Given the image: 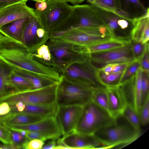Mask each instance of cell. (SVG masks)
Listing matches in <instances>:
<instances>
[{
    "instance_id": "cell-1",
    "label": "cell",
    "mask_w": 149,
    "mask_h": 149,
    "mask_svg": "<svg viewBox=\"0 0 149 149\" xmlns=\"http://www.w3.org/2000/svg\"><path fill=\"white\" fill-rule=\"evenodd\" d=\"M117 121L91 100L83 106L74 131L81 134L93 135L100 129L116 124Z\"/></svg>"
},
{
    "instance_id": "cell-2",
    "label": "cell",
    "mask_w": 149,
    "mask_h": 149,
    "mask_svg": "<svg viewBox=\"0 0 149 149\" xmlns=\"http://www.w3.org/2000/svg\"><path fill=\"white\" fill-rule=\"evenodd\" d=\"M141 132L128 123H119L117 121L116 124L100 129L93 135L102 145L97 149H108L128 145L137 139Z\"/></svg>"
},
{
    "instance_id": "cell-3",
    "label": "cell",
    "mask_w": 149,
    "mask_h": 149,
    "mask_svg": "<svg viewBox=\"0 0 149 149\" xmlns=\"http://www.w3.org/2000/svg\"><path fill=\"white\" fill-rule=\"evenodd\" d=\"M105 26L92 4L72 6L70 13L56 26L53 31H61L64 34L72 29L82 27H97Z\"/></svg>"
},
{
    "instance_id": "cell-4",
    "label": "cell",
    "mask_w": 149,
    "mask_h": 149,
    "mask_svg": "<svg viewBox=\"0 0 149 149\" xmlns=\"http://www.w3.org/2000/svg\"><path fill=\"white\" fill-rule=\"evenodd\" d=\"M113 38L105 26L82 27L68 31L58 37L50 38L51 42H58L85 47L110 40Z\"/></svg>"
},
{
    "instance_id": "cell-5",
    "label": "cell",
    "mask_w": 149,
    "mask_h": 149,
    "mask_svg": "<svg viewBox=\"0 0 149 149\" xmlns=\"http://www.w3.org/2000/svg\"><path fill=\"white\" fill-rule=\"evenodd\" d=\"M61 76L56 91L58 106H84L92 100L93 91Z\"/></svg>"
},
{
    "instance_id": "cell-6",
    "label": "cell",
    "mask_w": 149,
    "mask_h": 149,
    "mask_svg": "<svg viewBox=\"0 0 149 149\" xmlns=\"http://www.w3.org/2000/svg\"><path fill=\"white\" fill-rule=\"evenodd\" d=\"M58 83L38 89L10 91L0 97V103L6 102L12 104L19 102L31 104L55 103L56 91Z\"/></svg>"
},
{
    "instance_id": "cell-7",
    "label": "cell",
    "mask_w": 149,
    "mask_h": 149,
    "mask_svg": "<svg viewBox=\"0 0 149 149\" xmlns=\"http://www.w3.org/2000/svg\"><path fill=\"white\" fill-rule=\"evenodd\" d=\"M47 5L42 11L34 10L40 27L48 36L54 28L70 14L72 6L63 0H46Z\"/></svg>"
},
{
    "instance_id": "cell-8",
    "label": "cell",
    "mask_w": 149,
    "mask_h": 149,
    "mask_svg": "<svg viewBox=\"0 0 149 149\" xmlns=\"http://www.w3.org/2000/svg\"><path fill=\"white\" fill-rule=\"evenodd\" d=\"M62 73L68 79L93 91L106 87L100 81L98 69L91 63L89 58L70 65Z\"/></svg>"
},
{
    "instance_id": "cell-9",
    "label": "cell",
    "mask_w": 149,
    "mask_h": 149,
    "mask_svg": "<svg viewBox=\"0 0 149 149\" xmlns=\"http://www.w3.org/2000/svg\"><path fill=\"white\" fill-rule=\"evenodd\" d=\"M88 54L91 63L97 69L108 64L130 63L136 60L132 52L131 40L122 47Z\"/></svg>"
},
{
    "instance_id": "cell-10",
    "label": "cell",
    "mask_w": 149,
    "mask_h": 149,
    "mask_svg": "<svg viewBox=\"0 0 149 149\" xmlns=\"http://www.w3.org/2000/svg\"><path fill=\"white\" fill-rule=\"evenodd\" d=\"M49 47L50 53L56 65L61 72L70 65L80 62L87 58L88 54L76 52L71 44L58 42H51Z\"/></svg>"
},
{
    "instance_id": "cell-11",
    "label": "cell",
    "mask_w": 149,
    "mask_h": 149,
    "mask_svg": "<svg viewBox=\"0 0 149 149\" xmlns=\"http://www.w3.org/2000/svg\"><path fill=\"white\" fill-rule=\"evenodd\" d=\"M92 5L113 38L118 37L116 32L123 34L128 30L131 31L133 26L132 19L125 18L112 12Z\"/></svg>"
},
{
    "instance_id": "cell-12",
    "label": "cell",
    "mask_w": 149,
    "mask_h": 149,
    "mask_svg": "<svg viewBox=\"0 0 149 149\" xmlns=\"http://www.w3.org/2000/svg\"><path fill=\"white\" fill-rule=\"evenodd\" d=\"M83 106H58L54 117L63 136L74 130L82 112Z\"/></svg>"
},
{
    "instance_id": "cell-13",
    "label": "cell",
    "mask_w": 149,
    "mask_h": 149,
    "mask_svg": "<svg viewBox=\"0 0 149 149\" xmlns=\"http://www.w3.org/2000/svg\"><path fill=\"white\" fill-rule=\"evenodd\" d=\"M54 149H97L101 144L93 135L80 134L74 131L57 141Z\"/></svg>"
},
{
    "instance_id": "cell-14",
    "label": "cell",
    "mask_w": 149,
    "mask_h": 149,
    "mask_svg": "<svg viewBox=\"0 0 149 149\" xmlns=\"http://www.w3.org/2000/svg\"><path fill=\"white\" fill-rule=\"evenodd\" d=\"M15 130L34 131L47 136L49 139H58L62 133L54 117L48 118L34 123L21 125H5Z\"/></svg>"
},
{
    "instance_id": "cell-15",
    "label": "cell",
    "mask_w": 149,
    "mask_h": 149,
    "mask_svg": "<svg viewBox=\"0 0 149 149\" xmlns=\"http://www.w3.org/2000/svg\"><path fill=\"white\" fill-rule=\"evenodd\" d=\"M28 0L9 6L0 10V26L15 20L36 16L34 9L26 5Z\"/></svg>"
},
{
    "instance_id": "cell-16",
    "label": "cell",
    "mask_w": 149,
    "mask_h": 149,
    "mask_svg": "<svg viewBox=\"0 0 149 149\" xmlns=\"http://www.w3.org/2000/svg\"><path fill=\"white\" fill-rule=\"evenodd\" d=\"M108 111L114 119L117 120L122 116L126 104L123 94L119 85L107 86Z\"/></svg>"
},
{
    "instance_id": "cell-17",
    "label": "cell",
    "mask_w": 149,
    "mask_h": 149,
    "mask_svg": "<svg viewBox=\"0 0 149 149\" xmlns=\"http://www.w3.org/2000/svg\"><path fill=\"white\" fill-rule=\"evenodd\" d=\"M133 27L130 33L131 40L145 43L149 39V9L132 19Z\"/></svg>"
},
{
    "instance_id": "cell-18",
    "label": "cell",
    "mask_w": 149,
    "mask_h": 149,
    "mask_svg": "<svg viewBox=\"0 0 149 149\" xmlns=\"http://www.w3.org/2000/svg\"><path fill=\"white\" fill-rule=\"evenodd\" d=\"M130 41L129 36L116 37L87 46L80 47L79 51L82 54H90L108 51L122 47Z\"/></svg>"
},
{
    "instance_id": "cell-19",
    "label": "cell",
    "mask_w": 149,
    "mask_h": 149,
    "mask_svg": "<svg viewBox=\"0 0 149 149\" xmlns=\"http://www.w3.org/2000/svg\"><path fill=\"white\" fill-rule=\"evenodd\" d=\"M48 118L26 113H9L4 116L3 122L5 125H25L36 123Z\"/></svg>"
},
{
    "instance_id": "cell-20",
    "label": "cell",
    "mask_w": 149,
    "mask_h": 149,
    "mask_svg": "<svg viewBox=\"0 0 149 149\" xmlns=\"http://www.w3.org/2000/svg\"><path fill=\"white\" fill-rule=\"evenodd\" d=\"M25 104L24 108L21 113H26L50 118L54 117L58 105L52 104Z\"/></svg>"
},
{
    "instance_id": "cell-21",
    "label": "cell",
    "mask_w": 149,
    "mask_h": 149,
    "mask_svg": "<svg viewBox=\"0 0 149 149\" xmlns=\"http://www.w3.org/2000/svg\"><path fill=\"white\" fill-rule=\"evenodd\" d=\"M32 17H26L15 20L0 26V28L13 36L21 40L24 27Z\"/></svg>"
},
{
    "instance_id": "cell-22",
    "label": "cell",
    "mask_w": 149,
    "mask_h": 149,
    "mask_svg": "<svg viewBox=\"0 0 149 149\" xmlns=\"http://www.w3.org/2000/svg\"><path fill=\"white\" fill-rule=\"evenodd\" d=\"M39 27L36 16L31 18L24 27L21 36V40L25 45L28 46V45L32 42L36 37H37V31Z\"/></svg>"
},
{
    "instance_id": "cell-23",
    "label": "cell",
    "mask_w": 149,
    "mask_h": 149,
    "mask_svg": "<svg viewBox=\"0 0 149 149\" xmlns=\"http://www.w3.org/2000/svg\"><path fill=\"white\" fill-rule=\"evenodd\" d=\"M9 86L12 91H22L34 89L31 82L16 74L11 69L10 75Z\"/></svg>"
},
{
    "instance_id": "cell-24",
    "label": "cell",
    "mask_w": 149,
    "mask_h": 149,
    "mask_svg": "<svg viewBox=\"0 0 149 149\" xmlns=\"http://www.w3.org/2000/svg\"><path fill=\"white\" fill-rule=\"evenodd\" d=\"M11 69L16 74L24 77L31 82L33 85L34 89L40 88L54 83L40 78L22 69L17 68Z\"/></svg>"
},
{
    "instance_id": "cell-25",
    "label": "cell",
    "mask_w": 149,
    "mask_h": 149,
    "mask_svg": "<svg viewBox=\"0 0 149 149\" xmlns=\"http://www.w3.org/2000/svg\"><path fill=\"white\" fill-rule=\"evenodd\" d=\"M11 70L8 65L0 60V97L12 91L9 86Z\"/></svg>"
},
{
    "instance_id": "cell-26",
    "label": "cell",
    "mask_w": 149,
    "mask_h": 149,
    "mask_svg": "<svg viewBox=\"0 0 149 149\" xmlns=\"http://www.w3.org/2000/svg\"><path fill=\"white\" fill-rule=\"evenodd\" d=\"M124 71L106 73L98 69V76L101 82L105 87L116 86L119 85L120 79Z\"/></svg>"
},
{
    "instance_id": "cell-27",
    "label": "cell",
    "mask_w": 149,
    "mask_h": 149,
    "mask_svg": "<svg viewBox=\"0 0 149 149\" xmlns=\"http://www.w3.org/2000/svg\"><path fill=\"white\" fill-rule=\"evenodd\" d=\"M134 129L141 131V123L138 113L130 105L126 104L122 116Z\"/></svg>"
},
{
    "instance_id": "cell-28",
    "label": "cell",
    "mask_w": 149,
    "mask_h": 149,
    "mask_svg": "<svg viewBox=\"0 0 149 149\" xmlns=\"http://www.w3.org/2000/svg\"><path fill=\"white\" fill-rule=\"evenodd\" d=\"M106 88L94 90L93 92L92 100L97 106L108 112L107 96Z\"/></svg>"
},
{
    "instance_id": "cell-29",
    "label": "cell",
    "mask_w": 149,
    "mask_h": 149,
    "mask_svg": "<svg viewBox=\"0 0 149 149\" xmlns=\"http://www.w3.org/2000/svg\"><path fill=\"white\" fill-rule=\"evenodd\" d=\"M140 68V60L136 59L130 63L124 71L120 79L119 84L124 83L130 79L136 74Z\"/></svg>"
},
{
    "instance_id": "cell-30",
    "label": "cell",
    "mask_w": 149,
    "mask_h": 149,
    "mask_svg": "<svg viewBox=\"0 0 149 149\" xmlns=\"http://www.w3.org/2000/svg\"><path fill=\"white\" fill-rule=\"evenodd\" d=\"M93 5L111 12L122 9L120 0H95Z\"/></svg>"
},
{
    "instance_id": "cell-31",
    "label": "cell",
    "mask_w": 149,
    "mask_h": 149,
    "mask_svg": "<svg viewBox=\"0 0 149 149\" xmlns=\"http://www.w3.org/2000/svg\"><path fill=\"white\" fill-rule=\"evenodd\" d=\"M36 49V53H33L34 57L36 58L42 59L43 62L47 65H52L50 63V62H51L52 56L48 46L45 44H43L40 46Z\"/></svg>"
},
{
    "instance_id": "cell-32",
    "label": "cell",
    "mask_w": 149,
    "mask_h": 149,
    "mask_svg": "<svg viewBox=\"0 0 149 149\" xmlns=\"http://www.w3.org/2000/svg\"><path fill=\"white\" fill-rule=\"evenodd\" d=\"M123 9L126 11L130 15L132 8L140 10L142 14L145 13L147 10V8L145 7L140 0H123Z\"/></svg>"
},
{
    "instance_id": "cell-33",
    "label": "cell",
    "mask_w": 149,
    "mask_h": 149,
    "mask_svg": "<svg viewBox=\"0 0 149 149\" xmlns=\"http://www.w3.org/2000/svg\"><path fill=\"white\" fill-rule=\"evenodd\" d=\"M8 129L11 136L12 144L16 149H22L23 145L28 140L25 136L18 131Z\"/></svg>"
},
{
    "instance_id": "cell-34",
    "label": "cell",
    "mask_w": 149,
    "mask_h": 149,
    "mask_svg": "<svg viewBox=\"0 0 149 149\" xmlns=\"http://www.w3.org/2000/svg\"><path fill=\"white\" fill-rule=\"evenodd\" d=\"M149 72L143 70L141 78V106L149 96Z\"/></svg>"
},
{
    "instance_id": "cell-35",
    "label": "cell",
    "mask_w": 149,
    "mask_h": 149,
    "mask_svg": "<svg viewBox=\"0 0 149 149\" xmlns=\"http://www.w3.org/2000/svg\"><path fill=\"white\" fill-rule=\"evenodd\" d=\"M138 114L141 124L146 125L149 122V96L141 106Z\"/></svg>"
},
{
    "instance_id": "cell-36",
    "label": "cell",
    "mask_w": 149,
    "mask_h": 149,
    "mask_svg": "<svg viewBox=\"0 0 149 149\" xmlns=\"http://www.w3.org/2000/svg\"><path fill=\"white\" fill-rule=\"evenodd\" d=\"M132 52L135 59L140 60L143 54L148 41L145 43L131 40Z\"/></svg>"
},
{
    "instance_id": "cell-37",
    "label": "cell",
    "mask_w": 149,
    "mask_h": 149,
    "mask_svg": "<svg viewBox=\"0 0 149 149\" xmlns=\"http://www.w3.org/2000/svg\"><path fill=\"white\" fill-rule=\"evenodd\" d=\"M0 141L4 144H12L10 134L8 128L0 123Z\"/></svg>"
},
{
    "instance_id": "cell-38",
    "label": "cell",
    "mask_w": 149,
    "mask_h": 149,
    "mask_svg": "<svg viewBox=\"0 0 149 149\" xmlns=\"http://www.w3.org/2000/svg\"><path fill=\"white\" fill-rule=\"evenodd\" d=\"M140 68L143 70L149 72V42L147 44L145 50L140 59Z\"/></svg>"
},
{
    "instance_id": "cell-39",
    "label": "cell",
    "mask_w": 149,
    "mask_h": 149,
    "mask_svg": "<svg viewBox=\"0 0 149 149\" xmlns=\"http://www.w3.org/2000/svg\"><path fill=\"white\" fill-rule=\"evenodd\" d=\"M44 144V141L39 139L28 140L23 145L22 149H41Z\"/></svg>"
},
{
    "instance_id": "cell-40",
    "label": "cell",
    "mask_w": 149,
    "mask_h": 149,
    "mask_svg": "<svg viewBox=\"0 0 149 149\" xmlns=\"http://www.w3.org/2000/svg\"><path fill=\"white\" fill-rule=\"evenodd\" d=\"M25 136L29 140L34 139H38L45 141L49 139V137L45 134L40 132L34 131H26Z\"/></svg>"
},
{
    "instance_id": "cell-41",
    "label": "cell",
    "mask_w": 149,
    "mask_h": 149,
    "mask_svg": "<svg viewBox=\"0 0 149 149\" xmlns=\"http://www.w3.org/2000/svg\"><path fill=\"white\" fill-rule=\"evenodd\" d=\"M10 108L8 103L3 102L0 104V115L4 116L8 114L10 112Z\"/></svg>"
},
{
    "instance_id": "cell-42",
    "label": "cell",
    "mask_w": 149,
    "mask_h": 149,
    "mask_svg": "<svg viewBox=\"0 0 149 149\" xmlns=\"http://www.w3.org/2000/svg\"><path fill=\"white\" fill-rule=\"evenodd\" d=\"M25 0H0V10L9 6Z\"/></svg>"
},
{
    "instance_id": "cell-43",
    "label": "cell",
    "mask_w": 149,
    "mask_h": 149,
    "mask_svg": "<svg viewBox=\"0 0 149 149\" xmlns=\"http://www.w3.org/2000/svg\"><path fill=\"white\" fill-rule=\"evenodd\" d=\"M130 63H124L116 64L112 72L117 73L124 71Z\"/></svg>"
},
{
    "instance_id": "cell-44",
    "label": "cell",
    "mask_w": 149,
    "mask_h": 149,
    "mask_svg": "<svg viewBox=\"0 0 149 149\" xmlns=\"http://www.w3.org/2000/svg\"><path fill=\"white\" fill-rule=\"evenodd\" d=\"M112 12L123 17L127 19H132L129 13L125 10L120 9L116 10Z\"/></svg>"
},
{
    "instance_id": "cell-45",
    "label": "cell",
    "mask_w": 149,
    "mask_h": 149,
    "mask_svg": "<svg viewBox=\"0 0 149 149\" xmlns=\"http://www.w3.org/2000/svg\"><path fill=\"white\" fill-rule=\"evenodd\" d=\"M47 5L46 0L43 1H36L35 5V9L39 11H42L45 8Z\"/></svg>"
},
{
    "instance_id": "cell-46",
    "label": "cell",
    "mask_w": 149,
    "mask_h": 149,
    "mask_svg": "<svg viewBox=\"0 0 149 149\" xmlns=\"http://www.w3.org/2000/svg\"><path fill=\"white\" fill-rule=\"evenodd\" d=\"M116 64H112L107 65L98 70L106 73L112 72L114 66Z\"/></svg>"
},
{
    "instance_id": "cell-47",
    "label": "cell",
    "mask_w": 149,
    "mask_h": 149,
    "mask_svg": "<svg viewBox=\"0 0 149 149\" xmlns=\"http://www.w3.org/2000/svg\"><path fill=\"white\" fill-rule=\"evenodd\" d=\"M56 146V142L55 141V140L52 139L45 145H44L41 149H53Z\"/></svg>"
},
{
    "instance_id": "cell-48",
    "label": "cell",
    "mask_w": 149,
    "mask_h": 149,
    "mask_svg": "<svg viewBox=\"0 0 149 149\" xmlns=\"http://www.w3.org/2000/svg\"><path fill=\"white\" fill-rule=\"evenodd\" d=\"M45 30L40 27H39L37 30L36 34L37 37L39 38H42L45 36Z\"/></svg>"
},
{
    "instance_id": "cell-49",
    "label": "cell",
    "mask_w": 149,
    "mask_h": 149,
    "mask_svg": "<svg viewBox=\"0 0 149 149\" xmlns=\"http://www.w3.org/2000/svg\"><path fill=\"white\" fill-rule=\"evenodd\" d=\"M66 3L69 2L74 5H78L85 0H63Z\"/></svg>"
},
{
    "instance_id": "cell-50",
    "label": "cell",
    "mask_w": 149,
    "mask_h": 149,
    "mask_svg": "<svg viewBox=\"0 0 149 149\" xmlns=\"http://www.w3.org/2000/svg\"><path fill=\"white\" fill-rule=\"evenodd\" d=\"M4 116H1L0 115V123L3 124H4L3 123V119Z\"/></svg>"
},
{
    "instance_id": "cell-51",
    "label": "cell",
    "mask_w": 149,
    "mask_h": 149,
    "mask_svg": "<svg viewBox=\"0 0 149 149\" xmlns=\"http://www.w3.org/2000/svg\"><path fill=\"white\" fill-rule=\"evenodd\" d=\"M88 2L90 3L91 4H93L95 0H87Z\"/></svg>"
},
{
    "instance_id": "cell-52",
    "label": "cell",
    "mask_w": 149,
    "mask_h": 149,
    "mask_svg": "<svg viewBox=\"0 0 149 149\" xmlns=\"http://www.w3.org/2000/svg\"><path fill=\"white\" fill-rule=\"evenodd\" d=\"M32 0V1H34L36 2V1L40 2V1H45L46 0Z\"/></svg>"
},
{
    "instance_id": "cell-53",
    "label": "cell",
    "mask_w": 149,
    "mask_h": 149,
    "mask_svg": "<svg viewBox=\"0 0 149 149\" xmlns=\"http://www.w3.org/2000/svg\"><path fill=\"white\" fill-rule=\"evenodd\" d=\"M5 144L2 145L0 144V149H2L5 146Z\"/></svg>"
},
{
    "instance_id": "cell-54",
    "label": "cell",
    "mask_w": 149,
    "mask_h": 149,
    "mask_svg": "<svg viewBox=\"0 0 149 149\" xmlns=\"http://www.w3.org/2000/svg\"></svg>"
}]
</instances>
